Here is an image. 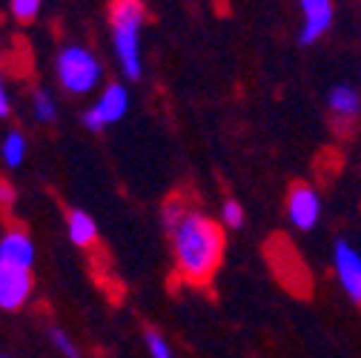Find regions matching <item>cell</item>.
I'll list each match as a JSON object with an SVG mask.
<instances>
[{"mask_svg": "<svg viewBox=\"0 0 361 358\" xmlns=\"http://www.w3.org/2000/svg\"><path fill=\"white\" fill-rule=\"evenodd\" d=\"M164 230L178 278L195 287L209 284L224 261V249H227L221 221L209 218L187 198H172L164 206Z\"/></svg>", "mask_w": 361, "mask_h": 358, "instance_id": "1", "label": "cell"}, {"mask_svg": "<svg viewBox=\"0 0 361 358\" xmlns=\"http://www.w3.org/2000/svg\"><path fill=\"white\" fill-rule=\"evenodd\" d=\"M144 23H147L144 0H109L112 49L123 78L129 80H141L144 75V52H141Z\"/></svg>", "mask_w": 361, "mask_h": 358, "instance_id": "2", "label": "cell"}, {"mask_svg": "<svg viewBox=\"0 0 361 358\" xmlns=\"http://www.w3.org/2000/svg\"><path fill=\"white\" fill-rule=\"evenodd\" d=\"M55 78L66 95L86 98L104 83V66L92 49L66 43L55 55Z\"/></svg>", "mask_w": 361, "mask_h": 358, "instance_id": "3", "label": "cell"}, {"mask_svg": "<svg viewBox=\"0 0 361 358\" xmlns=\"http://www.w3.org/2000/svg\"><path fill=\"white\" fill-rule=\"evenodd\" d=\"M126 112H129V92H126V86L123 83H106L101 89L98 101L83 112V126L89 132H104L112 123L123 121Z\"/></svg>", "mask_w": 361, "mask_h": 358, "instance_id": "4", "label": "cell"}, {"mask_svg": "<svg viewBox=\"0 0 361 358\" xmlns=\"http://www.w3.org/2000/svg\"><path fill=\"white\" fill-rule=\"evenodd\" d=\"M333 273L350 301L361 304V252L350 241L333 244Z\"/></svg>", "mask_w": 361, "mask_h": 358, "instance_id": "5", "label": "cell"}, {"mask_svg": "<svg viewBox=\"0 0 361 358\" xmlns=\"http://www.w3.org/2000/svg\"><path fill=\"white\" fill-rule=\"evenodd\" d=\"M287 218L295 230L310 233L322 221V195L307 184H298L287 195Z\"/></svg>", "mask_w": 361, "mask_h": 358, "instance_id": "6", "label": "cell"}, {"mask_svg": "<svg viewBox=\"0 0 361 358\" xmlns=\"http://www.w3.org/2000/svg\"><path fill=\"white\" fill-rule=\"evenodd\" d=\"M32 290H35L32 270L0 264V309L15 312V309L26 307V301L32 298Z\"/></svg>", "mask_w": 361, "mask_h": 358, "instance_id": "7", "label": "cell"}, {"mask_svg": "<svg viewBox=\"0 0 361 358\" xmlns=\"http://www.w3.org/2000/svg\"><path fill=\"white\" fill-rule=\"evenodd\" d=\"M298 6H301V35L298 40L301 43H315V40H322L330 26H333V0H298Z\"/></svg>", "mask_w": 361, "mask_h": 358, "instance_id": "8", "label": "cell"}, {"mask_svg": "<svg viewBox=\"0 0 361 358\" xmlns=\"http://www.w3.org/2000/svg\"><path fill=\"white\" fill-rule=\"evenodd\" d=\"M35 241L23 230H9L0 238V264L20 266V270H32L35 264Z\"/></svg>", "mask_w": 361, "mask_h": 358, "instance_id": "9", "label": "cell"}, {"mask_svg": "<svg viewBox=\"0 0 361 358\" xmlns=\"http://www.w3.org/2000/svg\"><path fill=\"white\" fill-rule=\"evenodd\" d=\"M327 106H330V115L341 123H350L361 115V95L355 92L353 86L347 83H338L330 89V95H327Z\"/></svg>", "mask_w": 361, "mask_h": 358, "instance_id": "10", "label": "cell"}, {"mask_svg": "<svg viewBox=\"0 0 361 358\" xmlns=\"http://www.w3.org/2000/svg\"><path fill=\"white\" fill-rule=\"evenodd\" d=\"M66 233H69V241L80 249L92 247L98 241V223L92 221V215H86L83 209H72L69 212V221H66Z\"/></svg>", "mask_w": 361, "mask_h": 358, "instance_id": "11", "label": "cell"}, {"mask_svg": "<svg viewBox=\"0 0 361 358\" xmlns=\"http://www.w3.org/2000/svg\"><path fill=\"white\" fill-rule=\"evenodd\" d=\"M0 158H4V163L9 169H18L23 161H26V135L20 129H12L6 132L4 144H0Z\"/></svg>", "mask_w": 361, "mask_h": 358, "instance_id": "12", "label": "cell"}, {"mask_svg": "<svg viewBox=\"0 0 361 358\" xmlns=\"http://www.w3.org/2000/svg\"><path fill=\"white\" fill-rule=\"evenodd\" d=\"M32 115L37 123H55L58 121V101L49 89H37L32 95Z\"/></svg>", "mask_w": 361, "mask_h": 358, "instance_id": "13", "label": "cell"}, {"mask_svg": "<svg viewBox=\"0 0 361 358\" xmlns=\"http://www.w3.org/2000/svg\"><path fill=\"white\" fill-rule=\"evenodd\" d=\"M244 221H247V212L244 206L235 201V198H227L221 204V227H227V230H241L244 227Z\"/></svg>", "mask_w": 361, "mask_h": 358, "instance_id": "14", "label": "cell"}, {"mask_svg": "<svg viewBox=\"0 0 361 358\" xmlns=\"http://www.w3.org/2000/svg\"><path fill=\"white\" fill-rule=\"evenodd\" d=\"M144 341H147V352H149V358H175L172 347L166 344V338H164L161 333H155V330H147Z\"/></svg>", "mask_w": 361, "mask_h": 358, "instance_id": "15", "label": "cell"}, {"mask_svg": "<svg viewBox=\"0 0 361 358\" xmlns=\"http://www.w3.org/2000/svg\"><path fill=\"white\" fill-rule=\"evenodd\" d=\"M40 6H43V0H9V9L18 20H35L40 15Z\"/></svg>", "mask_w": 361, "mask_h": 358, "instance_id": "16", "label": "cell"}, {"mask_svg": "<svg viewBox=\"0 0 361 358\" xmlns=\"http://www.w3.org/2000/svg\"><path fill=\"white\" fill-rule=\"evenodd\" d=\"M49 341H52V344H55V350H58V352H63L66 358H80L78 344H75V341H72L61 327H52V330H49Z\"/></svg>", "mask_w": 361, "mask_h": 358, "instance_id": "17", "label": "cell"}, {"mask_svg": "<svg viewBox=\"0 0 361 358\" xmlns=\"http://www.w3.org/2000/svg\"><path fill=\"white\" fill-rule=\"evenodd\" d=\"M9 112H12V101H9L6 83H4V72H0V118H9Z\"/></svg>", "mask_w": 361, "mask_h": 358, "instance_id": "18", "label": "cell"}, {"mask_svg": "<svg viewBox=\"0 0 361 358\" xmlns=\"http://www.w3.org/2000/svg\"><path fill=\"white\" fill-rule=\"evenodd\" d=\"M12 204H15V190H12V184L0 181V206H12Z\"/></svg>", "mask_w": 361, "mask_h": 358, "instance_id": "19", "label": "cell"}, {"mask_svg": "<svg viewBox=\"0 0 361 358\" xmlns=\"http://www.w3.org/2000/svg\"><path fill=\"white\" fill-rule=\"evenodd\" d=\"M0 358H6V355H0Z\"/></svg>", "mask_w": 361, "mask_h": 358, "instance_id": "20", "label": "cell"}]
</instances>
